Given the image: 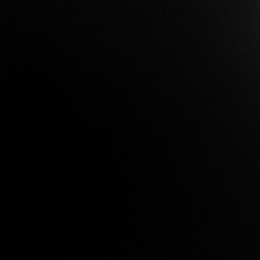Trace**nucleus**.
Returning a JSON list of instances; mask_svg holds the SVG:
<instances>
[]
</instances>
